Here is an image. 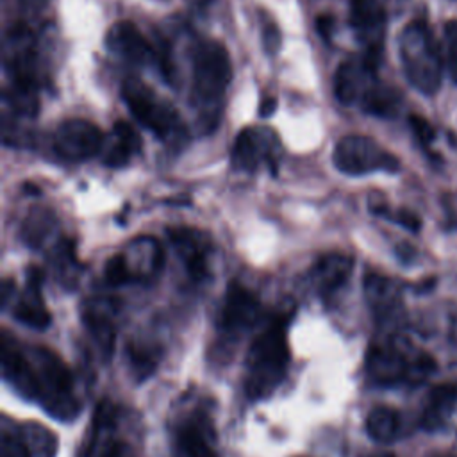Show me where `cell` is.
I'll return each instance as SVG.
<instances>
[{
	"label": "cell",
	"mask_w": 457,
	"mask_h": 457,
	"mask_svg": "<svg viewBox=\"0 0 457 457\" xmlns=\"http://www.w3.org/2000/svg\"><path fill=\"white\" fill-rule=\"evenodd\" d=\"M409 121H411V129H412L414 136L420 139V143L423 146H428L434 141V129H432V125L425 118H421V116H411Z\"/></svg>",
	"instance_id": "obj_31"
},
{
	"label": "cell",
	"mask_w": 457,
	"mask_h": 457,
	"mask_svg": "<svg viewBox=\"0 0 457 457\" xmlns=\"http://www.w3.org/2000/svg\"><path fill=\"white\" fill-rule=\"evenodd\" d=\"M275 107H277V98L273 96H268V98H262L261 104H259V116L261 118H268L275 112Z\"/></svg>",
	"instance_id": "obj_37"
},
{
	"label": "cell",
	"mask_w": 457,
	"mask_h": 457,
	"mask_svg": "<svg viewBox=\"0 0 457 457\" xmlns=\"http://www.w3.org/2000/svg\"><path fill=\"white\" fill-rule=\"evenodd\" d=\"M364 291L371 309L380 316L391 314L400 307L398 286L387 277L368 273L364 278Z\"/></svg>",
	"instance_id": "obj_21"
},
{
	"label": "cell",
	"mask_w": 457,
	"mask_h": 457,
	"mask_svg": "<svg viewBox=\"0 0 457 457\" xmlns=\"http://www.w3.org/2000/svg\"><path fill=\"white\" fill-rule=\"evenodd\" d=\"M375 68L362 57L361 61L350 59L339 64L334 75V93L343 104L361 102L364 93L375 84Z\"/></svg>",
	"instance_id": "obj_14"
},
{
	"label": "cell",
	"mask_w": 457,
	"mask_h": 457,
	"mask_svg": "<svg viewBox=\"0 0 457 457\" xmlns=\"http://www.w3.org/2000/svg\"><path fill=\"white\" fill-rule=\"evenodd\" d=\"M177 457H220L211 421L200 412L184 421L175 434Z\"/></svg>",
	"instance_id": "obj_13"
},
{
	"label": "cell",
	"mask_w": 457,
	"mask_h": 457,
	"mask_svg": "<svg viewBox=\"0 0 457 457\" xmlns=\"http://www.w3.org/2000/svg\"><path fill=\"white\" fill-rule=\"evenodd\" d=\"M104 275H105V280L111 284V286H120V284H127V282H132L130 280V275H129V270L125 266V261L121 257V253L111 257L105 264V270H104Z\"/></svg>",
	"instance_id": "obj_30"
},
{
	"label": "cell",
	"mask_w": 457,
	"mask_h": 457,
	"mask_svg": "<svg viewBox=\"0 0 457 457\" xmlns=\"http://www.w3.org/2000/svg\"><path fill=\"white\" fill-rule=\"evenodd\" d=\"M141 145L143 141L136 132V129L130 123L118 120L112 125L111 136L104 141L102 161L105 166H111V168L125 166L130 162V159L136 154H139Z\"/></svg>",
	"instance_id": "obj_18"
},
{
	"label": "cell",
	"mask_w": 457,
	"mask_h": 457,
	"mask_svg": "<svg viewBox=\"0 0 457 457\" xmlns=\"http://www.w3.org/2000/svg\"><path fill=\"white\" fill-rule=\"evenodd\" d=\"M289 366V346L284 327L273 323L250 345L246 355L245 391L252 400L270 396L284 380Z\"/></svg>",
	"instance_id": "obj_2"
},
{
	"label": "cell",
	"mask_w": 457,
	"mask_h": 457,
	"mask_svg": "<svg viewBox=\"0 0 457 457\" xmlns=\"http://www.w3.org/2000/svg\"><path fill=\"white\" fill-rule=\"evenodd\" d=\"M434 368H436L434 359L430 355H427V353H420L412 361H409L405 382L416 386V384L427 380V377L434 371Z\"/></svg>",
	"instance_id": "obj_28"
},
{
	"label": "cell",
	"mask_w": 457,
	"mask_h": 457,
	"mask_svg": "<svg viewBox=\"0 0 457 457\" xmlns=\"http://www.w3.org/2000/svg\"><path fill=\"white\" fill-rule=\"evenodd\" d=\"M130 359H132L134 368L141 373V377H145L146 373H150L155 368L154 353H148L143 348H130Z\"/></svg>",
	"instance_id": "obj_32"
},
{
	"label": "cell",
	"mask_w": 457,
	"mask_h": 457,
	"mask_svg": "<svg viewBox=\"0 0 457 457\" xmlns=\"http://www.w3.org/2000/svg\"><path fill=\"white\" fill-rule=\"evenodd\" d=\"M432 457H457V455H453V453H436Z\"/></svg>",
	"instance_id": "obj_39"
},
{
	"label": "cell",
	"mask_w": 457,
	"mask_h": 457,
	"mask_svg": "<svg viewBox=\"0 0 457 457\" xmlns=\"http://www.w3.org/2000/svg\"><path fill=\"white\" fill-rule=\"evenodd\" d=\"M84 321H86L87 330H89L95 345L98 346L102 357L109 359L112 355L114 341H116V330H114V325H112L109 314H105L100 309V303L91 305L84 312Z\"/></svg>",
	"instance_id": "obj_22"
},
{
	"label": "cell",
	"mask_w": 457,
	"mask_h": 457,
	"mask_svg": "<svg viewBox=\"0 0 457 457\" xmlns=\"http://www.w3.org/2000/svg\"><path fill=\"white\" fill-rule=\"evenodd\" d=\"M350 25L366 46L364 59L371 66H378L382 50L386 11L380 0H350Z\"/></svg>",
	"instance_id": "obj_9"
},
{
	"label": "cell",
	"mask_w": 457,
	"mask_h": 457,
	"mask_svg": "<svg viewBox=\"0 0 457 457\" xmlns=\"http://www.w3.org/2000/svg\"><path fill=\"white\" fill-rule=\"evenodd\" d=\"M0 457H30L20 430L18 432H11L5 427L2 428V436H0Z\"/></svg>",
	"instance_id": "obj_29"
},
{
	"label": "cell",
	"mask_w": 457,
	"mask_h": 457,
	"mask_svg": "<svg viewBox=\"0 0 457 457\" xmlns=\"http://www.w3.org/2000/svg\"><path fill=\"white\" fill-rule=\"evenodd\" d=\"M55 228V218L50 211L34 209L23 223V237L30 246H39Z\"/></svg>",
	"instance_id": "obj_26"
},
{
	"label": "cell",
	"mask_w": 457,
	"mask_h": 457,
	"mask_svg": "<svg viewBox=\"0 0 457 457\" xmlns=\"http://www.w3.org/2000/svg\"><path fill=\"white\" fill-rule=\"evenodd\" d=\"M277 154L278 141L271 130L246 127L237 134L232 145L230 162L236 170L255 171L262 162L270 166L275 164Z\"/></svg>",
	"instance_id": "obj_8"
},
{
	"label": "cell",
	"mask_w": 457,
	"mask_h": 457,
	"mask_svg": "<svg viewBox=\"0 0 457 457\" xmlns=\"http://www.w3.org/2000/svg\"><path fill=\"white\" fill-rule=\"evenodd\" d=\"M455 405H457L455 384H439L432 387L421 414V427L425 430L441 428L446 423V420L452 416Z\"/></svg>",
	"instance_id": "obj_20"
},
{
	"label": "cell",
	"mask_w": 457,
	"mask_h": 457,
	"mask_svg": "<svg viewBox=\"0 0 457 457\" xmlns=\"http://www.w3.org/2000/svg\"><path fill=\"white\" fill-rule=\"evenodd\" d=\"M361 105L366 112L375 116H393L400 107V96L393 87L373 84L362 96Z\"/></svg>",
	"instance_id": "obj_25"
},
{
	"label": "cell",
	"mask_w": 457,
	"mask_h": 457,
	"mask_svg": "<svg viewBox=\"0 0 457 457\" xmlns=\"http://www.w3.org/2000/svg\"><path fill=\"white\" fill-rule=\"evenodd\" d=\"M48 2L50 0H18V5L29 14H39L48 5Z\"/></svg>",
	"instance_id": "obj_36"
},
{
	"label": "cell",
	"mask_w": 457,
	"mask_h": 457,
	"mask_svg": "<svg viewBox=\"0 0 457 457\" xmlns=\"http://www.w3.org/2000/svg\"><path fill=\"white\" fill-rule=\"evenodd\" d=\"M14 318L32 328L43 330L50 325V312L41 295V271L30 268L27 273V287L14 305Z\"/></svg>",
	"instance_id": "obj_17"
},
{
	"label": "cell",
	"mask_w": 457,
	"mask_h": 457,
	"mask_svg": "<svg viewBox=\"0 0 457 457\" xmlns=\"http://www.w3.org/2000/svg\"><path fill=\"white\" fill-rule=\"evenodd\" d=\"M409 361L393 343L373 345L366 355V370L373 382L380 386H393L405 382Z\"/></svg>",
	"instance_id": "obj_12"
},
{
	"label": "cell",
	"mask_w": 457,
	"mask_h": 457,
	"mask_svg": "<svg viewBox=\"0 0 457 457\" xmlns=\"http://www.w3.org/2000/svg\"><path fill=\"white\" fill-rule=\"evenodd\" d=\"M262 41L270 54H275L280 48L282 37H280L278 27L273 23V20H266V23L262 27Z\"/></svg>",
	"instance_id": "obj_33"
},
{
	"label": "cell",
	"mask_w": 457,
	"mask_h": 457,
	"mask_svg": "<svg viewBox=\"0 0 457 457\" xmlns=\"http://www.w3.org/2000/svg\"><path fill=\"white\" fill-rule=\"evenodd\" d=\"M20 436L30 457H55L57 437L48 427L37 421H29L20 428Z\"/></svg>",
	"instance_id": "obj_24"
},
{
	"label": "cell",
	"mask_w": 457,
	"mask_h": 457,
	"mask_svg": "<svg viewBox=\"0 0 457 457\" xmlns=\"http://www.w3.org/2000/svg\"><path fill=\"white\" fill-rule=\"evenodd\" d=\"M445 61L450 79L457 82V20H450L445 25Z\"/></svg>",
	"instance_id": "obj_27"
},
{
	"label": "cell",
	"mask_w": 457,
	"mask_h": 457,
	"mask_svg": "<svg viewBox=\"0 0 457 457\" xmlns=\"http://www.w3.org/2000/svg\"><path fill=\"white\" fill-rule=\"evenodd\" d=\"M0 352L4 377L12 384V387H16L21 396L30 400L37 398V378L29 352H25L7 330L2 332Z\"/></svg>",
	"instance_id": "obj_10"
},
{
	"label": "cell",
	"mask_w": 457,
	"mask_h": 457,
	"mask_svg": "<svg viewBox=\"0 0 457 457\" xmlns=\"http://www.w3.org/2000/svg\"><path fill=\"white\" fill-rule=\"evenodd\" d=\"M105 46L111 54L136 64L157 62V48L141 34L132 21H118L105 34Z\"/></svg>",
	"instance_id": "obj_11"
},
{
	"label": "cell",
	"mask_w": 457,
	"mask_h": 457,
	"mask_svg": "<svg viewBox=\"0 0 457 457\" xmlns=\"http://www.w3.org/2000/svg\"><path fill=\"white\" fill-rule=\"evenodd\" d=\"M352 268V257L345 253H327L316 261L312 268V280L323 295L334 293L348 280Z\"/></svg>",
	"instance_id": "obj_19"
},
{
	"label": "cell",
	"mask_w": 457,
	"mask_h": 457,
	"mask_svg": "<svg viewBox=\"0 0 457 457\" xmlns=\"http://www.w3.org/2000/svg\"><path fill=\"white\" fill-rule=\"evenodd\" d=\"M230 79L232 64L227 48L218 41H202L193 54V104L207 130L218 121Z\"/></svg>",
	"instance_id": "obj_1"
},
{
	"label": "cell",
	"mask_w": 457,
	"mask_h": 457,
	"mask_svg": "<svg viewBox=\"0 0 457 457\" xmlns=\"http://www.w3.org/2000/svg\"><path fill=\"white\" fill-rule=\"evenodd\" d=\"M29 357L37 378V400H41L46 412L59 420L75 418L79 403L73 395L71 373L62 359L43 346L32 348Z\"/></svg>",
	"instance_id": "obj_4"
},
{
	"label": "cell",
	"mask_w": 457,
	"mask_h": 457,
	"mask_svg": "<svg viewBox=\"0 0 457 457\" xmlns=\"http://www.w3.org/2000/svg\"><path fill=\"white\" fill-rule=\"evenodd\" d=\"M398 48L402 68L411 86L423 95H434L441 86L443 61L427 25L412 21L403 27Z\"/></svg>",
	"instance_id": "obj_3"
},
{
	"label": "cell",
	"mask_w": 457,
	"mask_h": 457,
	"mask_svg": "<svg viewBox=\"0 0 457 457\" xmlns=\"http://www.w3.org/2000/svg\"><path fill=\"white\" fill-rule=\"evenodd\" d=\"M102 130L80 118L62 121L54 134V148L64 161H86L102 152L104 146Z\"/></svg>",
	"instance_id": "obj_7"
},
{
	"label": "cell",
	"mask_w": 457,
	"mask_h": 457,
	"mask_svg": "<svg viewBox=\"0 0 457 457\" xmlns=\"http://www.w3.org/2000/svg\"><path fill=\"white\" fill-rule=\"evenodd\" d=\"M334 166L346 175H366L371 171H398V159L368 136L350 134L337 141L332 154Z\"/></svg>",
	"instance_id": "obj_6"
},
{
	"label": "cell",
	"mask_w": 457,
	"mask_h": 457,
	"mask_svg": "<svg viewBox=\"0 0 457 457\" xmlns=\"http://www.w3.org/2000/svg\"><path fill=\"white\" fill-rule=\"evenodd\" d=\"M400 430V416L393 407H373L366 418V432L378 443H391Z\"/></svg>",
	"instance_id": "obj_23"
},
{
	"label": "cell",
	"mask_w": 457,
	"mask_h": 457,
	"mask_svg": "<svg viewBox=\"0 0 457 457\" xmlns=\"http://www.w3.org/2000/svg\"><path fill=\"white\" fill-rule=\"evenodd\" d=\"M396 223H400L402 227L409 228V230H418L420 228V218L414 214V212H409V211H400L396 216H395Z\"/></svg>",
	"instance_id": "obj_35"
},
{
	"label": "cell",
	"mask_w": 457,
	"mask_h": 457,
	"mask_svg": "<svg viewBox=\"0 0 457 457\" xmlns=\"http://www.w3.org/2000/svg\"><path fill=\"white\" fill-rule=\"evenodd\" d=\"M261 314L259 298L239 284H232L227 291L221 323L228 330H241L252 327Z\"/></svg>",
	"instance_id": "obj_16"
},
{
	"label": "cell",
	"mask_w": 457,
	"mask_h": 457,
	"mask_svg": "<svg viewBox=\"0 0 457 457\" xmlns=\"http://www.w3.org/2000/svg\"><path fill=\"white\" fill-rule=\"evenodd\" d=\"M371 457H395V455L389 453V452H384V453H377V455H371Z\"/></svg>",
	"instance_id": "obj_38"
},
{
	"label": "cell",
	"mask_w": 457,
	"mask_h": 457,
	"mask_svg": "<svg viewBox=\"0 0 457 457\" xmlns=\"http://www.w3.org/2000/svg\"><path fill=\"white\" fill-rule=\"evenodd\" d=\"M168 234L177 253L184 261L189 275L196 280H202L207 275V237L191 227H175L170 228Z\"/></svg>",
	"instance_id": "obj_15"
},
{
	"label": "cell",
	"mask_w": 457,
	"mask_h": 457,
	"mask_svg": "<svg viewBox=\"0 0 457 457\" xmlns=\"http://www.w3.org/2000/svg\"><path fill=\"white\" fill-rule=\"evenodd\" d=\"M316 30L321 37L330 39L332 37V30H334V18L330 14H320L316 18Z\"/></svg>",
	"instance_id": "obj_34"
},
{
	"label": "cell",
	"mask_w": 457,
	"mask_h": 457,
	"mask_svg": "<svg viewBox=\"0 0 457 457\" xmlns=\"http://www.w3.org/2000/svg\"><path fill=\"white\" fill-rule=\"evenodd\" d=\"M121 96L130 114L157 137L173 141L184 134L180 116L173 105L159 100L145 82L137 79H127L121 86Z\"/></svg>",
	"instance_id": "obj_5"
}]
</instances>
